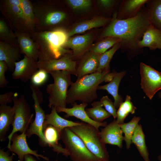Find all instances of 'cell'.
<instances>
[{
	"label": "cell",
	"mask_w": 161,
	"mask_h": 161,
	"mask_svg": "<svg viewBox=\"0 0 161 161\" xmlns=\"http://www.w3.org/2000/svg\"><path fill=\"white\" fill-rule=\"evenodd\" d=\"M117 12L113 13L112 20L103 29L100 38L113 37L121 40L120 48L121 52L126 53L128 58L131 59L142 53L138 43L142 38L148 27L151 24L146 12L145 6L135 17L127 19L117 18Z\"/></svg>",
	"instance_id": "obj_1"
},
{
	"label": "cell",
	"mask_w": 161,
	"mask_h": 161,
	"mask_svg": "<svg viewBox=\"0 0 161 161\" xmlns=\"http://www.w3.org/2000/svg\"><path fill=\"white\" fill-rule=\"evenodd\" d=\"M116 73L95 72L72 82L67 92V104L72 105L77 101L87 104L92 103L97 98V90L99 84L103 82H110Z\"/></svg>",
	"instance_id": "obj_2"
},
{
	"label": "cell",
	"mask_w": 161,
	"mask_h": 161,
	"mask_svg": "<svg viewBox=\"0 0 161 161\" xmlns=\"http://www.w3.org/2000/svg\"><path fill=\"white\" fill-rule=\"evenodd\" d=\"M30 34L38 49V61H46L58 59L65 53L72 52L63 47L69 38L67 32L64 28L35 31Z\"/></svg>",
	"instance_id": "obj_3"
},
{
	"label": "cell",
	"mask_w": 161,
	"mask_h": 161,
	"mask_svg": "<svg viewBox=\"0 0 161 161\" xmlns=\"http://www.w3.org/2000/svg\"><path fill=\"white\" fill-rule=\"evenodd\" d=\"M31 2L35 19V31L61 28L60 26L66 21V12L54 1L37 0Z\"/></svg>",
	"instance_id": "obj_4"
},
{
	"label": "cell",
	"mask_w": 161,
	"mask_h": 161,
	"mask_svg": "<svg viewBox=\"0 0 161 161\" xmlns=\"http://www.w3.org/2000/svg\"><path fill=\"white\" fill-rule=\"evenodd\" d=\"M69 128L82 140L89 150L99 161H109V154L105 144L102 140L98 129L84 122Z\"/></svg>",
	"instance_id": "obj_5"
},
{
	"label": "cell",
	"mask_w": 161,
	"mask_h": 161,
	"mask_svg": "<svg viewBox=\"0 0 161 161\" xmlns=\"http://www.w3.org/2000/svg\"><path fill=\"white\" fill-rule=\"evenodd\" d=\"M52 77L53 83L48 85L46 91L49 95L48 106L66 108V96L68 88L70 85L71 74L69 72L61 70L53 71L49 73Z\"/></svg>",
	"instance_id": "obj_6"
},
{
	"label": "cell",
	"mask_w": 161,
	"mask_h": 161,
	"mask_svg": "<svg viewBox=\"0 0 161 161\" xmlns=\"http://www.w3.org/2000/svg\"><path fill=\"white\" fill-rule=\"evenodd\" d=\"M60 140L72 161H99L89 150L82 140L69 128L62 130Z\"/></svg>",
	"instance_id": "obj_7"
},
{
	"label": "cell",
	"mask_w": 161,
	"mask_h": 161,
	"mask_svg": "<svg viewBox=\"0 0 161 161\" xmlns=\"http://www.w3.org/2000/svg\"><path fill=\"white\" fill-rule=\"evenodd\" d=\"M13 102L14 119L12 125V130L8 136L9 141L7 147L8 148L11 145V140L13 134L18 131L21 133L26 132L34 120V114L31 113L30 106L24 95L18 97L17 93H14Z\"/></svg>",
	"instance_id": "obj_8"
},
{
	"label": "cell",
	"mask_w": 161,
	"mask_h": 161,
	"mask_svg": "<svg viewBox=\"0 0 161 161\" xmlns=\"http://www.w3.org/2000/svg\"><path fill=\"white\" fill-rule=\"evenodd\" d=\"M30 88L32 91V97L34 100L33 107L35 112V117L26 134L29 138L33 134L37 135L38 137L40 145L42 147H46L48 145L43 133V123L46 114L45 111L40 106L43 100V94L37 86L32 84Z\"/></svg>",
	"instance_id": "obj_9"
},
{
	"label": "cell",
	"mask_w": 161,
	"mask_h": 161,
	"mask_svg": "<svg viewBox=\"0 0 161 161\" xmlns=\"http://www.w3.org/2000/svg\"><path fill=\"white\" fill-rule=\"evenodd\" d=\"M0 10L14 31L30 32L24 16L21 0H1Z\"/></svg>",
	"instance_id": "obj_10"
},
{
	"label": "cell",
	"mask_w": 161,
	"mask_h": 161,
	"mask_svg": "<svg viewBox=\"0 0 161 161\" xmlns=\"http://www.w3.org/2000/svg\"><path fill=\"white\" fill-rule=\"evenodd\" d=\"M141 86L146 96L151 100L161 89V72L143 63L140 64Z\"/></svg>",
	"instance_id": "obj_11"
},
{
	"label": "cell",
	"mask_w": 161,
	"mask_h": 161,
	"mask_svg": "<svg viewBox=\"0 0 161 161\" xmlns=\"http://www.w3.org/2000/svg\"><path fill=\"white\" fill-rule=\"evenodd\" d=\"M77 62L72 58V52L65 53L60 58L46 61H37L38 69L48 74L53 71H64L77 76Z\"/></svg>",
	"instance_id": "obj_12"
},
{
	"label": "cell",
	"mask_w": 161,
	"mask_h": 161,
	"mask_svg": "<svg viewBox=\"0 0 161 161\" xmlns=\"http://www.w3.org/2000/svg\"><path fill=\"white\" fill-rule=\"evenodd\" d=\"M26 133L24 132L20 134L16 133L13 134L11 140L12 143L8 148L9 150L17 155L18 161H24V156L28 154L35 156L38 160L41 158L46 161H49V160L48 157L38 154L37 150H33L29 147Z\"/></svg>",
	"instance_id": "obj_13"
},
{
	"label": "cell",
	"mask_w": 161,
	"mask_h": 161,
	"mask_svg": "<svg viewBox=\"0 0 161 161\" xmlns=\"http://www.w3.org/2000/svg\"><path fill=\"white\" fill-rule=\"evenodd\" d=\"M94 38L92 33L69 38L64 44L63 47L70 48L72 51L73 59L81 58L89 51Z\"/></svg>",
	"instance_id": "obj_14"
},
{
	"label": "cell",
	"mask_w": 161,
	"mask_h": 161,
	"mask_svg": "<svg viewBox=\"0 0 161 161\" xmlns=\"http://www.w3.org/2000/svg\"><path fill=\"white\" fill-rule=\"evenodd\" d=\"M38 69L37 61L24 55L22 59L15 63L12 77L13 79H20L26 83L31 79Z\"/></svg>",
	"instance_id": "obj_15"
},
{
	"label": "cell",
	"mask_w": 161,
	"mask_h": 161,
	"mask_svg": "<svg viewBox=\"0 0 161 161\" xmlns=\"http://www.w3.org/2000/svg\"><path fill=\"white\" fill-rule=\"evenodd\" d=\"M88 104L82 103L78 104L76 102L72 104L71 108H62L58 107L56 108L57 112H64L66 114L65 118H67L69 117H74L82 121L90 124L97 129L101 126L105 127L107 124L106 122L98 123L93 120L90 118L85 111V108Z\"/></svg>",
	"instance_id": "obj_16"
},
{
	"label": "cell",
	"mask_w": 161,
	"mask_h": 161,
	"mask_svg": "<svg viewBox=\"0 0 161 161\" xmlns=\"http://www.w3.org/2000/svg\"><path fill=\"white\" fill-rule=\"evenodd\" d=\"M120 125L114 120L102 129L100 135L103 142L106 145L109 144L122 148L124 136Z\"/></svg>",
	"instance_id": "obj_17"
},
{
	"label": "cell",
	"mask_w": 161,
	"mask_h": 161,
	"mask_svg": "<svg viewBox=\"0 0 161 161\" xmlns=\"http://www.w3.org/2000/svg\"><path fill=\"white\" fill-rule=\"evenodd\" d=\"M14 32L16 35L21 54L38 61V49L36 43L30 36V33L18 31Z\"/></svg>",
	"instance_id": "obj_18"
},
{
	"label": "cell",
	"mask_w": 161,
	"mask_h": 161,
	"mask_svg": "<svg viewBox=\"0 0 161 161\" xmlns=\"http://www.w3.org/2000/svg\"><path fill=\"white\" fill-rule=\"evenodd\" d=\"M148 0H121L117 12V18L127 19L136 16Z\"/></svg>",
	"instance_id": "obj_19"
},
{
	"label": "cell",
	"mask_w": 161,
	"mask_h": 161,
	"mask_svg": "<svg viewBox=\"0 0 161 161\" xmlns=\"http://www.w3.org/2000/svg\"><path fill=\"white\" fill-rule=\"evenodd\" d=\"M101 54L89 51L83 56L77 67V80L96 72Z\"/></svg>",
	"instance_id": "obj_20"
},
{
	"label": "cell",
	"mask_w": 161,
	"mask_h": 161,
	"mask_svg": "<svg viewBox=\"0 0 161 161\" xmlns=\"http://www.w3.org/2000/svg\"><path fill=\"white\" fill-rule=\"evenodd\" d=\"M138 46L141 49L148 47L150 50L161 49V30L151 24L150 25L138 42Z\"/></svg>",
	"instance_id": "obj_21"
},
{
	"label": "cell",
	"mask_w": 161,
	"mask_h": 161,
	"mask_svg": "<svg viewBox=\"0 0 161 161\" xmlns=\"http://www.w3.org/2000/svg\"><path fill=\"white\" fill-rule=\"evenodd\" d=\"M21 54L19 48L0 41V61L5 62L10 71H14L15 63L20 61Z\"/></svg>",
	"instance_id": "obj_22"
},
{
	"label": "cell",
	"mask_w": 161,
	"mask_h": 161,
	"mask_svg": "<svg viewBox=\"0 0 161 161\" xmlns=\"http://www.w3.org/2000/svg\"><path fill=\"white\" fill-rule=\"evenodd\" d=\"M112 19V18L98 16L81 22L67 32L68 38L75 34L82 33L94 28L106 26L110 22Z\"/></svg>",
	"instance_id": "obj_23"
},
{
	"label": "cell",
	"mask_w": 161,
	"mask_h": 161,
	"mask_svg": "<svg viewBox=\"0 0 161 161\" xmlns=\"http://www.w3.org/2000/svg\"><path fill=\"white\" fill-rule=\"evenodd\" d=\"M43 133L47 145L52 148L54 152H57V155L62 153L66 157L69 156L67 151L58 143L61 134L55 128L50 125H47L43 128Z\"/></svg>",
	"instance_id": "obj_24"
},
{
	"label": "cell",
	"mask_w": 161,
	"mask_h": 161,
	"mask_svg": "<svg viewBox=\"0 0 161 161\" xmlns=\"http://www.w3.org/2000/svg\"><path fill=\"white\" fill-rule=\"evenodd\" d=\"M51 109L50 113L46 114L43 128L47 125H50L61 134L62 130L65 128L80 125L83 123L74 122L62 118L58 114L56 107H52Z\"/></svg>",
	"instance_id": "obj_25"
},
{
	"label": "cell",
	"mask_w": 161,
	"mask_h": 161,
	"mask_svg": "<svg viewBox=\"0 0 161 161\" xmlns=\"http://www.w3.org/2000/svg\"><path fill=\"white\" fill-rule=\"evenodd\" d=\"M0 140H6L5 136L14 119V108L6 104H0Z\"/></svg>",
	"instance_id": "obj_26"
},
{
	"label": "cell",
	"mask_w": 161,
	"mask_h": 161,
	"mask_svg": "<svg viewBox=\"0 0 161 161\" xmlns=\"http://www.w3.org/2000/svg\"><path fill=\"white\" fill-rule=\"evenodd\" d=\"M126 73V71L116 73L112 80L109 83L103 85L99 86L98 88V89L106 91L112 96L114 100V104L116 109L123 102L122 96L118 93V90L120 82Z\"/></svg>",
	"instance_id": "obj_27"
},
{
	"label": "cell",
	"mask_w": 161,
	"mask_h": 161,
	"mask_svg": "<svg viewBox=\"0 0 161 161\" xmlns=\"http://www.w3.org/2000/svg\"><path fill=\"white\" fill-rule=\"evenodd\" d=\"M145 7L151 24L161 30V0H148Z\"/></svg>",
	"instance_id": "obj_28"
},
{
	"label": "cell",
	"mask_w": 161,
	"mask_h": 161,
	"mask_svg": "<svg viewBox=\"0 0 161 161\" xmlns=\"http://www.w3.org/2000/svg\"><path fill=\"white\" fill-rule=\"evenodd\" d=\"M134 143L145 161H149V153L146 146L145 135L141 124H138L131 138Z\"/></svg>",
	"instance_id": "obj_29"
},
{
	"label": "cell",
	"mask_w": 161,
	"mask_h": 161,
	"mask_svg": "<svg viewBox=\"0 0 161 161\" xmlns=\"http://www.w3.org/2000/svg\"><path fill=\"white\" fill-rule=\"evenodd\" d=\"M92 108H86L85 111L89 117L95 122L102 123L111 115L103 108V106L100 101L94 102L91 103Z\"/></svg>",
	"instance_id": "obj_30"
},
{
	"label": "cell",
	"mask_w": 161,
	"mask_h": 161,
	"mask_svg": "<svg viewBox=\"0 0 161 161\" xmlns=\"http://www.w3.org/2000/svg\"><path fill=\"white\" fill-rule=\"evenodd\" d=\"M0 41L19 48L15 33L1 18H0Z\"/></svg>",
	"instance_id": "obj_31"
},
{
	"label": "cell",
	"mask_w": 161,
	"mask_h": 161,
	"mask_svg": "<svg viewBox=\"0 0 161 161\" xmlns=\"http://www.w3.org/2000/svg\"><path fill=\"white\" fill-rule=\"evenodd\" d=\"M120 42L116 44L111 49L100 55L98 67L96 72H110V62L114 54L120 49Z\"/></svg>",
	"instance_id": "obj_32"
},
{
	"label": "cell",
	"mask_w": 161,
	"mask_h": 161,
	"mask_svg": "<svg viewBox=\"0 0 161 161\" xmlns=\"http://www.w3.org/2000/svg\"><path fill=\"white\" fill-rule=\"evenodd\" d=\"M131 98L129 95H127L125 101L120 105L117 111V123L120 125L124 123V120L130 114H134L136 107L131 101Z\"/></svg>",
	"instance_id": "obj_33"
},
{
	"label": "cell",
	"mask_w": 161,
	"mask_h": 161,
	"mask_svg": "<svg viewBox=\"0 0 161 161\" xmlns=\"http://www.w3.org/2000/svg\"><path fill=\"white\" fill-rule=\"evenodd\" d=\"M140 119L139 117L134 116L129 122L120 125L122 131L124 134L123 140L125 142L127 149L130 147L132 137Z\"/></svg>",
	"instance_id": "obj_34"
},
{
	"label": "cell",
	"mask_w": 161,
	"mask_h": 161,
	"mask_svg": "<svg viewBox=\"0 0 161 161\" xmlns=\"http://www.w3.org/2000/svg\"><path fill=\"white\" fill-rule=\"evenodd\" d=\"M121 40L119 38L113 37H107L101 40L92 46L89 51L102 54L111 49L115 44L120 43Z\"/></svg>",
	"instance_id": "obj_35"
},
{
	"label": "cell",
	"mask_w": 161,
	"mask_h": 161,
	"mask_svg": "<svg viewBox=\"0 0 161 161\" xmlns=\"http://www.w3.org/2000/svg\"><path fill=\"white\" fill-rule=\"evenodd\" d=\"M21 6L24 16L30 32H35V19L31 1L21 0Z\"/></svg>",
	"instance_id": "obj_36"
},
{
	"label": "cell",
	"mask_w": 161,
	"mask_h": 161,
	"mask_svg": "<svg viewBox=\"0 0 161 161\" xmlns=\"http://www.w3.org/2000/svg\"><path fill=\"white\" fill-rule=\"evenodd\" d=\"M48 74L44 70L38 69L31 78L32 84L37 86L44 84L47 80Z\"/></svg>",
	"instance_id": "obj_37"
},
{
	"label": "cell",
	"mask_w": 161,
	"mask_h": 161,
	"mask_svg": "<svg viewBox=\"0 0 161 161\" xmlns=\"http://www.w3.org/2000/svg\"><path fill=\"white\" fill-rule=\"evenodd\" d=\"M65 1L72 9L75 10H85L92 5V1L89 0H66Z\"/></svg>",
	"instance_id": "obj_38"
},
{
	"label": "cell",
	"mask_w": 161,
	"mask_h": 161,
	"mask_svg": "<svg viewBox=\"0 0 161 161\" xmlns=\"http://www.w3.org/2000/svg\"><path fill=\"white\" fill-rule=\"evenodd\" d=\"M121 0H100L98 2L104 12L109 14L115 7L119 6Z\"/></svg>",
	"instance_id": "obj_39"
},
{
	"label": "cell",
	"mask_w": 161,
	"mask_h": 161,
	"mask_svg": "<svg viewBox=\"0 0 161 161\" xmlns=\"http://www.w3.org/2000/svg\"><path fill=\"white\" fill-rule=\"evenodd\" d=\"M100 101L104 107L105 110L113 117L115 120L117 117V111L114 103L107 95L103 96Z\"/></svg>",
	"instance_id": "obj_40"
},
{
	"label": "cell",
	"mask_w": 161,
	"mask_h": 161,
	"mask_svg": "<svg viewBox=\"0 0 161 161\" xmlns=\"http://www.w3.org/2000/svg\"><path fill=\"white\" fill-rule=\"evenodd\" d=\"M8 69L6 63L4 61H0V87L6 86L9 83L5 75V72Z\"/></svg>",
	"instance_id": "obj_41"
},
{
	"label": "cell",
	"mask_w": 161,
	"mask_h": 161,
	"mask_svg": "<svg viewBox=\"0 0 161 161\" xmlns=\"http://www.w3.org/2000/svg\"><path fill=\"white\" fill-rule=\"evenodd\" d=\"M14 93L12 91L0 95V104H6L13 101Z\"/></svg>",
	"instance_id": "obj_42"
},
{
	"label": "cell",
	"mask_w": 161,
	"mask_h": 161,
	"mask_svg": "<svg viewBox=\"0 0 161 161\" xmlns=\"http://www.w3.org/2000/svg\"><path fill=\"white\" fill-rule=\"evenodd\" d=\"M9 151H5L3 149H0V161H13V159L15 155L14 153H13L10 156Z\"/></svg>",
	"instance_id": "obj_43"
},
{
	"label": "cell",
	"mask_w": 161,
	"mask_h": 161,
	"mask_svg": "<svg viewBox=\"0 0 161 161\" xmlns=\"http://www.w3.org/2000/svg\"><path fill=\"white\" fill-rule=\"evenodd\" d=\"M24 161H37L32 155L28 154L24 156Z\"/></svg>",
	"instance_id": "obj_44"
},
{
	"label": "cell",
	"mask_w": 161,
	"mask_h": 161,
	"mask_svg": "<svg viewBox=\"0 0 161 161\" xmlns=\"http://www.w3.org/2000/svg\"><path fill=\"white\" fill-rule=\"evenodd\" d=\"M157 159L159 161H161V154L158 156Z\"/></svg>",
	"instance_id": "obj_45"
},
{
	"label": "cell",
	"mask_w": 161,
	"mask_h": 161,
	"mask_svg": "<svg viewBox=\"0 0 161 161\" xmlns=\"http://www.w3.org/2000/svg\"><path fill=\"white\" fill-rule=\"evenodd\" d=\"M158 95L159 97L161 98V92H160L158 93Z\"/></svg>",
	"instance_id": "obj_46"
},
{
	"label": "cell",
	"mask_w": 161,
	"mask_h": 161,
	"mask_svg": "<svg viewBox=\"0 0 161 161\" xmlns=\"http://www.w3.org/2000/svg\"><path fill=\"white\" fill-rule=\"evenodd\" d=\"M54 161H59L57 159H56Z\"/></svg>",
	"instance_id": "obj_47"
}]
</instances>
